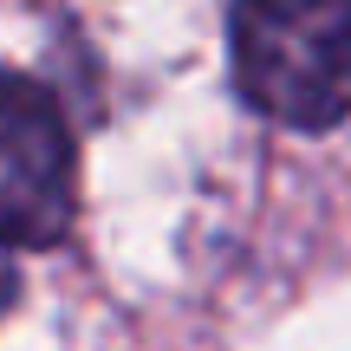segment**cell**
Instances as JSON below:
<instances>
[{
    "label": "cell",
    "instance_id": "obj_3",
    "mask_svg": "<svg viewBox=\"0 0 351 351\" xmlns=\"http://www.w3.org/2000/svg\"><path fill=\"white\" fill-rule=\"evenodd\" d=\"M7 293H13V280H7V267H0V306H7Z\"/></svg>",
    "mask_w": 351,
    "mask_h": 351
},
{
    "label": "cell",
    "instance_id": "obj_1",
    "mask_svg": "<svg viewBox=\"0 0 351 351\" xmlns=\"http://www.w3.org/2000/svg\"><path fill=\"white\" fill-rule=\"evenodd\" d=\"M228 59L261 117L332 130L351 111V0H234Z\"/></svg>",
    "mask_w": 351,
    "mask_h": 351
},
{
    "label": "cell",
    "instance_id": "obj_2",
    "mask_svg": "<svg viewBox=\"0 0 351 351\" xmlns=\"http://www.w3.org/2000/svg\"><path fill=\"white\" fill-rule=\"evenodd\" d=\"M78 215L72 130L39 78L0 72V247H59Z\"/></svg>",
    "mask_w": 351,
    "mask_h": 351
}]
</instances>
